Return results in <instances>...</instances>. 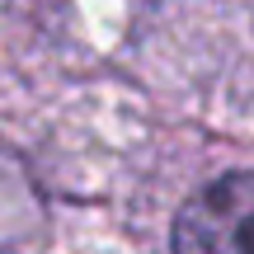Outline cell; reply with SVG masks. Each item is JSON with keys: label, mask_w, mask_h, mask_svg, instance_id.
Returning <instances> with one entry per match:
<instances>
[{"label": "cell", "mask_w": 254, "mask_h": 254, "mask_svg": "<svg viewBox=\"0 0 254 254\" xmlns=\"http://www.w3.org/2000/svg\"><path fill=\"white\" fill-rule=\"evenodd\" d=\"M174 254H254V170L221 174L184 202Z\"/></svg>", "instance_id": "obj_1"}]
</instances>
